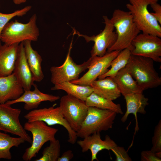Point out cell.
<instances>
[{"instance_id": "cell-13", "label": "cell", "mask_w": 161, "mask_h": 161, "mask_svg": "<svg viewBox=\"0 0 161 161\" xmlns=\"http://www.w3.org/2000/svg\"><path fill=\"white\" fill-rule=\"evenodd\" d=\"M120 51L107 52L102 56H91L88 70L82 76L77 80L70 81L73 83L84 85H90L97 78L106 72L113 60Z\"/></svg>"}, {"instance_id": "cell-10", "label": "cell", "mask_w": 161, "mask_h": 161, "mask_svg": "<svg viewBox=\"0 0 161 161\" xmlns=\"http://www.w3.org/2000/svg\"><path fill=\"white\" fill-rule=\"evenodd\" d=\"M131 55L152 59L161 62V39L157 36L145 33L139 34L132 40Z\"/></svg>"}, {"instance_id": "cell-32", "label": "cell", "mask_w": 161, "mask_h": 161, "mask_svg": "<svg viewBox=\"0 0 161 161\" xmlns=\"http://www.w3.org/2000/svg\"><path fill=\"white\" fill-rule=\"evenodd\" d=\"M154 11V13L151 12L159 24L161 25V6L158 2L153 3L150 5Z\"/></svg>"}, {"instance_id": "cell-33", "label": "cell", "mask_w": 161, "mask_h": 161, "mask_svg": "<svg viewBox=\"0 0 161 161\" xmlns=\"http://www.w3.org/2000/svg\"><path fill=\"white\" fill-rule=\"evenodd\" d=\"M74 157V154L72 150H69L64 152L57 161H69Z\"/></svg>"}, {"instance_id": "cell-30", "label": "cell", "mask_w": 161, "mask_h": 161, "mask_svg": "<svg viewBox=\"0 0 161 161\" xmlns=\"http://www.w3.org/2000/svg\"><path fill=\"white\" fill-rule=\"evenodd\" d=\"M111 150L116 156L115 161H132L128 154L127 151L122 147L117 145L112 149Z\"/></svg>"}, {"instance_id": "cell-1", "label": "cell", "mask_w": 161, "mask_h": 161, "mask_svg": "<svg viewBox=\"0 0 161 161\" xmlns=\"http://www.w3.org/2000/svg\"><path fill=\"white\" fill-rule=\"evenodd\" d=\"M110 20L116 29L117 37L115 42L107 52L121 51L127 48L131 50L132 40L140 32L131 13L129 11L115 9Z\"/></svg>"}, {"instance_id": "cell-17", "label": "cell", "mask_w": 161, "mask_h": 161, "mask_svg": "<svg viewBox=\"0 0 161 161\" xmlns=\"http://www.w3.org/2000/svg\"><path fill=\"white\" fill-rule=\"evenodd\" d=\"M24 92L13 72L7 76L0 77V104L18 98Z\"/></svg>"}, {"instance_id": "cell-16", "label": "cell", "mask_w": 161, "mask_h": 161, "mask_svg": "<svg viewBox=\"0 0 161 161\" xmlns=\"http://www.w3.org/2000/svg\"><path fill=\"white\" fill-rule=\"evenodd\" d=\"M33 90L24 91L23 93L18 98L9 100L5 103L11 105L17 103L23 102L24 104V108L27 110L36 109L41 103L44 101L53 102L60 99V97L45 94L41 92L37 85L34 84Z\"/></svg>"}, {"instance_id": "cell-28", "label": "cell", "mask_w": 161, "mask_h": 161, "mask_svg": "<svg viewBox=\"0 0 161 161\" xmlns=\"http://www.w3.org/2000/svg\"><path fill=\"white\" fill-rule=\"evenodd\" d=\"M31 6L28 5L10 13L4 14L0 12V45H1L0 39L1 33L6 25L13 17L17 16H22L25 15L31 10Z\"/></svg>"}, {"instance_id": "cell-4", "label": "cell", "mask_w": 161, "mask_h": 161, "mask_svg": "<svg viewBox=\"0 0 161 161\" xmlns=\"http://www.w3.org/2000/svg\"><path fill=\"white\" fill-rule=\"evenodd\" d=\"M117 114L112 110L88 107L86 117L77 132V137L83 139L94 133L111 129Z\"/></svg>"}, {"instance_id": "cell-25", "label": "cell", "mask_w": 161, "mask_h": 161, "mask_svg": "<svg viewBox=\"0 0 161 161\" xmlns=\"http://www.w3.org/2000/svg\"><path fill=\"white\" fill-rule=\"evenodd\" d=\"M131 55V50L127 48L120 51L118 55L112 61L111 68L98 77V79L106 77L113 78L117 73L124 68L128 63Z\"/></svg>"}, {"instance_id": "cell-19", "label": "cell", "mask_w": 161, "mask_h": 161, "mask_svg": "<svg viewBox=\"0 0 161 161\" xmlns=\"http://www.w3.org/2000/svg\"><path fill=\"white\" fill-rule=\"evenodd\" d=\"M19 44L0 45V77L11 74L17 58Z\"/></svg>"}, {"instance_id": "cell-12", "label": "cell", "mask_w": 161, "mask_h": 161, "mask_svg": "<svg viewBox=\"0 0 161 161\" xmlns=\"http://www.w3.org/2000/svg\"><path fill=\"white\" fill-rule=\"evenodd\" d=\"M20 109L14 108L6 103L0 104V131L17 135L31 144L32 140L21 124Z\"/></svg>"}, {"instance_id": "cell-18", "label": "cell", "mask_w": 161, "mask_h": 161, "mask_svg": "<svg viewBox=\"0 0 161 161\" xmlns=\"http://www.w3.org/2000/svg\"><path fill=\"white\" fill-rule=\"evenodd\" d=\"M126 103V110L121 119L124 123L127 120L129 115L133 114L136 120L135 132L139 129L137 118V113L144 114L146 113L145 109L148 105V99L143 95V92L136 93L126 95L124 96Z\"/></svg>"}, {"instance_id": "cell-8", "label": "cell", "mask_w": 161, "mask_h": 161, "mask_svg": "<svg viewBox=\"0 0 161 161\" xmlns=\"http://www.w3.org/2000/svg\"><path fill=\"white\" fill-rule=\"evenodd\" d=\"M59 107L65 120L77 132L87 113L88 107L85 102L67 94L61 98Z\"/></svg>"}, {"instance_id": "cell-24", "label": "cell", "mask_w": 161, "mask_h": 161, "mask_svg": "<svg viewBox=\"0 0 161 161\" xmlns=\"http://www.w3.org/2000/svg\"><path fill=\"white\" fill-rule=\"evenodd\" d=\"M85 102L88 107H95L112 110L117 114H123L120 104L115 103L113 101L103 97L94 92L87 97Z\"/></svg>"}, {"instance_id": "cell-31", "label": "cell", "mask_w": 161, "mask_h": 161, "mask_svg": "<svg viewBox=\"0 0 161 161\" xmlns=\"http://www.w3.org/2000/svg\"><path fill=\"white\" fill-rule=\"evenodd\" d=\"M142 161H161V152H155L151 150L143 151L141 153Z\"/></svg>"}, {"instance_id": "cell-5", "label": "cell", "mask_w": 161, "mask_h": 161, "mask_svg": "<svg viewBox=\"0 0 161 161\" xmlns=\"http://www.w3.org/2000/svg\"><path fill=\"white\" fill-rule=\"evenodd\" d=\"M126 6L140 31L161 37V25L148 10V5L158 0H128Z\"/></svg>"}, {"instance_id": "cell-6", "label": "cell", "mask_w": 161, "mask_h": 161, "mask_svg": "<svg viewBox=\"0 0 161 161\" xmlns=\"http://www.w3.org/2000/svg\"><path fill=\"white\" fill-rule=\"evenodd\" d=\"M24 127L26 130L30 132L32 136L31 146L25 149L22 156L23 160L25 161H30L36 157L46 142L56 140L55 135L58 131V129L49 126L41 121L27 122Z\"/></svg>"}, {"instance_id": "cell-3", "label": "cell", "mask_w": 161, "mask_h": 161, "mask_svg": "<svg viewBox=\"0 0 161 161\" xmlns=\"http://www.w3.org/2000/svg\"><path fill=\"white\" fill-rule=\"evenodd\" d=\"M37 16L34 14L26 23L17 20L8 22L3 29L1 35V41L5 44L11 45L19 44L25 41H36L39 31L36 25Z\"/></svg>"}, {"instance_id": "cell-22", "label": "cell", "mask_w": 161, "mask_h": 161, "mask_svg": "<svg viewBox=\"0 0 161 161\" xmlns=\"http://www.w3.org/2000/svg\"><path fill=\"white\" fill-rule=\"evenodd\" d=\"M113 79L123 96L131 93L143 92L144 91L125 67L120 70Z\"/></svg>"}, {"instance_id": "cell-34", "label": "cell", "mask_w": 161, "mask_h": 161, "mask_svg": "<svg viewBox=\"0 0 161 161\" xmlns=\"http://www.w3.org/2000/svg\"><path fill=\"white\" fill-rule=\"evenodd\" d=\"M27 0H13L14 3L16 4H19L26 2Z\"/></svg>"}, {"instance_id": "cell-20", "label": "cell", "mask_w": 161, "mask_h": 161, "mask_svg": "<svg viewBox=\"0 0 161 161\" xmlns=\"http://www.w3.org/2000/svg\"><path fill=\"white\" fill-rule=\"evenodd\" d=\"M93 91L99 95L113 101L119 97L121 94L113 78L106 77L93 81L90 85Z\"/></svg>"}, {"instance_id": "cell-9", "label": "cell", "mask_w": 161, "mask_h": 161, "mask_svg": "<svg viewBox=\"0 0 161 161\" xmlns=\"http://www.w3.org/2000/svg\"><path fill=\"white\" fill-rule=\"evenodd\" d=\"M72 47V40L64 62L60 66H52L50 68L51 81L54 85L78 79L80 74L89 67L91 58L82 64H76L70 56Z\"/></svg>"}, {"instance_id": "cell-2", "label": "cell", "mask_w": 161, "mask_h": 161, "mask_svg": "<svg viewBox=\"0 0 161 161\" xmlns=\"http://www.w3.org/2000/svg\"><path fill=\"white\" fill-rule=\"evenodd\" d=\"M154 62L150 58L131 54L125 66L144 90L161 85V78L155 69Z\"/></svg>"}, {"instance_id": "cell-14", "label": "cell", "mask_w": 161, "mask_h": 161, "mask_svg": "<svg viewBox=\"0 0 161 161\" xmlns=\"http://www.w3.org/2000/svg\"><path fill=\"white\" fill-rule=\"evenodd\" d=\"M77 144L84 153L90 150L91 153V161L96 160L98 161L97 155L98 153L103 150H111L117 145L108 135H106L104 140L101 139L100 132H97L90 135L77 141Z\"/></svg>"}, {"instance_id": "cell-23", "label": "cell", "mask_w": 161, "mask_h": 161, "mask_svg": "<svg viewBox=\"0 0 161 161\" xmlns=\"http://www.w3.org/2000/svg\"><path fill=\"white\" fill-rule=\"evenodd\" d=\"M51 89L52 90L64 91L67 94L84 101L87 97L93 92V89L90 85L76 84L70 81L55 85Z\"/></svg>"}, {"instance_id": "cell-29", "label": "cell", "mask_w": 161, "mask_h": 161, "mask_svg": "<svg viewBox=\"0 0 161 161\" xmlns=\"http://www.w3.org/2000/svg\"><path fill=\"white\" fill-rule=\"evenodd\" d=\"M152 147L151 150L155 152H161V120L155 126L152 138Z\"/></svg>"}, {"instance_id": "cell-26", "label": "cell", "mask_w": 161, "mask_h": 161, "mask_svg": "<svg viewBox=\"0 0 161 161\" xmlns=\"http://www.w3.org/2000/svg\"><path fill=\"white\" fill-rule=\"evenodd\" d=\"M25 141L21 137H12L0 131V160H11L12 156L10 149L14 146L18 147Z\"/></svg>"}, {"instance_id": "cell-21", "label": "cell", "mask_w": 161, "mask_h": 161, "mask_svg": "<svg viewBox=\"0 0 161 161\" xmlns=\"http://www.w3.org/2000/svg\"><path fill=\"white\" fill-rule=\"evenodd\" d=\"M31 42L29 40L23 42L25 53L34 81L39 82L44 77L41 67L42 59L38 52L32 48Z\"/></svg>"}, {"instance_id": "cell-27", "label": "cell", "mask_w": 161, "mask_h": 161, "mask_svg": "<svg viewBox=\"0 0 161 161\" xmlns=\"http://www.w3.org/2000/svg\"><path fill=\"white\" fill-rule=\"evenodd\" d=\"M50 142L49 146L44 149L42 157L35 161H57L60 153V142L56 139Z\"/></svg>"}, {"instance_id": "cell-15", "label": "cell", "mask_w": 161, "mask_h": 161, "mask_svg": "<svg viewBox=\"0 0 161 161\" xmlns=\"http://www.w3.org/2000/svg\"><path fill=\"white\" fill-rule=\"evenodd\" d=\"M13 72L24 90H30L35 81L27 61L23 42L19 45Z\"/></svg>"}, {"instance_id": "cell-7", "label": "cell", "mask_w": 161, "mask_h": 161, "mask_svg": "<svg viewBox=\"0 0 161 161\" xmlns=\"http://www.w3.org/2000/svg\"><path fill=\"white\" fill-rule=\"evenodd\" d=\"M24 117L28 122L41 121L49 126L55 125L62 126L68 132V142L74 144L77 141L78 137L77 132L71 128L64 118L59 106L35 109L26 114Z\"/></svg>"}, {"instance_id": "cell-11", "label": "cell", "mask_w": 161, "mask_h": 161, "mask_svg": "<svg viewBox=\"0 0 161 161\" xmlns=\"http://www.w3.org/2000/svg\"><path fill=\"white\" fill-rule=\"evenodd\" d=\"M105 26L104 29L99 34L89 36L80 34L74 30L75 34L84 38L87 42L91 41L94 44L90 52L91 56H102L107 52V50L115 42L117 34L110 19L106 16H103Z\"/></svg>"}]
</instances>
